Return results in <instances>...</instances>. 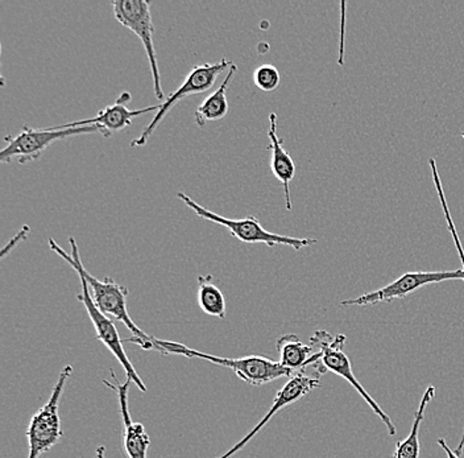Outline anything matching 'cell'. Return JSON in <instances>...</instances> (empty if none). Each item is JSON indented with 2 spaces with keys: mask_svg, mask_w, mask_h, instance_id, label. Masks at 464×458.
<instances>
[{
  "mask_svg": "<svg viewBox=\"0 0 464 458\" xmlns=\"http://www.w3.org/2000/svg\"><path fill=\"white\" fill-rule=\"evenodd\" d=\"M48 242L49 248L54 254L63 258L78 275H82L85 278L87 284H89L92 301H94L98 309L129 327L130 332L132 333V337L129 338L127 342L139 345L143 350H156L160 355L164 356V350L160 346L158 338L145 333L130 318L129 309H127V297L130 295V289L127 287L116 283L112 278L98 279L94 275L90 274L83 266L82 259H81L80 248H78L77 240L74 238H69L71 252L63 250L53 238H49Z\"/></svg>",
  "mask_w": 464,
  "mask_h": 458,
  "instance_id": "6da1fadb",
  "label": "cell"
},
{
  "mask_svg": "<svg viewBox=\"0 0 464 458\" xmlns=\"http://www.w3.org/2000/svg\"><path fill=\"white\" fill-rule=\"evenodd\" d=\"M429 164H430L431 175H433L434 185L437 188L438 196H440V205H442L446 219H448L450 233L454 238L455 246H457L460 259H462L463 268L454 269V271L406 272L399 279L392 281L391 284L382 287V288L358 296L355 298H348V300L342 301V307H367L375 306V304L380 303H391V301L396 300V298H404L406 296L419 291L422 287L429 286V284L442 283V281L450 280L464 281V250L462 243H460L459 237L457 234V228H455L451 214H450L445 190H443L442 182H440V175H438L437 161H435V159H430Z\"/></svg>",
  "mask_w": 464,
  "mask_h": 458,
  "instance_id": "7a4b0ae2",
  "label": "cell"
},
{
  "mask_svg": "<svg viewBox=\"0 0 464 458\" xmlns=\"http://www.w3.org/2000/svg\"><path fill=\"white\" fill-rule=\"evenodd\" d=\"M160 346L164 350V356L174 355L188 356V358H198L211 362L218 366L227 367L234 371L246 384L260 387L280 378H290L295 375V371L283 366L280 362L272 361L260 356H248L243 358H222V356L206 355L196 349L185 346L179 342L159 340Z\"/></svg>",
  "mask_w": 464,
  "mask_h": 458,
  "instance_id": "3957f363",
  "label": "cell"
},
{
  "mask_svg": "<svg viewBox=\"0 0 464 458\" xmlns=\"http://www.w3.org/2000/svg\"><path fill=\"white\" fill-rule=\"evenodd\" d=\"M310 342H312L313 346L318 347L319 352H321V359H319L317 364L313 365L317 369L319 375L326 373V371H330V373L336 374V375L347 381L348 384L358 391L359 395L364 399V402L370 405L372 413H375L379 419L384 423L388 434L391 436L396 434L397 429L394 427V423L392 422L390 414L382 411V408L377 404L376 400L367 393V390L362 387L361 382L358 381L355 374H353L350 358L344 353L346 336H333L326 332V330H317L310 338Z\"/></svg>",
  "mask_w": 464,
  "mask_h": 458,
  "instance_id": "277c9868",
  "label": "cell"
},
{
  "mask_svg": "<svg viewBox=\"0 0 464 458\" xmlns=\"http://www.w3.org/2000/svg\"><path fill=\"white\" fill-rule=\"evenodd\" d=\"M177 197L188 209H191L199 219L222 226L226 230H228L232 237L237 238V239L243 243H251V245H254V243H263V245H266L268 248H275V246L278 245L289 246V248H295V251L303 250L304 248H309V246L318 243L317 239H312V238H295L271 233V231L266 230L261 226L259 219H256L255 216H246L245 219H227V217L219 216L216 211L201 207L198 202L194 201L191 197H188L184 192L177 193Z\"/></svg>",
  "mask_w": 464,
  "mask_h": 458,
  "instance_id": "5b68a950",
  "label": "cell"
},
{
  "mask_svg": "<svg viewBox=\"0 0 464 458\" xmlns=\"http://www.w3.org/2000/svg\"><path fill=\"white\" fill-rule=\"evenodd\" d=\"M72 374L71 365L63 367L48 402L32 416L27 434H25L28 439V458L42 457V454L51 451L63 436L60 414H58V404H60L61 396L65 390L66 382L71 379Z\"/></svg>",
  "mask_w": 464,
  "mask_h": 458,
  "instance_id": "8992f818",
  "label": "cell"
},
{
  "mask_svg": "<svg viewBox=\"0 0 464 458\" xmlns=\"http://www.w3.org/2000/svg\"><path fill=\"white\" fill-rule=\"evenodd\" d=\"M101 132L97 126L77 127V129H51L39 130L34 127L24 126L17 135L5 136L7 146L0 152L2 163H11L16 161L17 163L24 164L28 161H37L42 158L44 152L49 146L58 141L72 138V136L83 135V133Z\"/></svg>",
  "mask_w": 464,
  "mask_h": 458,
  "instance_id": "52a82bcc",
  "label": "cell"
},
{
  "mask_svg": "<svg viewBox=\"0 0 464 458\" xmlns=\"http://www.w3.org/2000/svg\"><path fill=\"white\" fill-rule=\"evenodd\" d=\"M111 5L116 22L127 30L133 32L141 40L148 63H150L156 98L164 100L158 54H156L155 42H153L155 27H153L152 14H150V2H145V0H118L116 2L114 0Z\"/></svg>",
  "mask_w": 464,
  "mask_h": 458,
  "instance_id": "ba28073f",
  "label": "cell"
},
{
  "mask_svg": "<svg viewBox=\"0 0 464 458\" xmlns=\"http://www.w3.org/2000/svg\"><path fill=\"white\" fill-rule=\"evenodd\" d=\"M231 65V61L222 59L219 63H208L194 66V68L188 72L182 85L179 86L176 92L172 93V94H169V97L167 98L164 103L160 104L159 112H156L152 122L145 127L139 138L130 141V147L138 148L147 144L148 139L152 136V133L156 132L160 123L169 114L170 110L176 106L177 102L190 97V95L202 94V93L208 92V90L213 88L214 83H217L218 77H219L223 72L230 69Z\"/></svg>",
  "mask_w": 464,
  "mask_h": 458,
  "instance_id": "9c48e42d",
  "label": "cell"
},
{
  "mask_svg": "<svg viewBox=\"0 0 464 458\" xmlns=\"http://www.w3.org/2000/svg\"><path fill=\"white\" fill-rule=\"evenodd\" d=\"M78 277H80L81 280V292L77 295V298L83 304V307H85L87 315H89L95 333H97V340H100L102 344L112 353V356L118 359L119 364H121L123 370L126 371L127 379L138 385L141 393H145L147 387H145L144 382L141 381L138 371H136L133 365L130 364L129 356H127L126 350H124L123 347V341H121V336H119L114 321L98 309V307L95 306L94 301H92L89 284H87L85 278H83L82 275H78Z\"/></svg>",
  "mask_w": 464,
  "mask_h": 458,
  "instance_id": "30bf717a",
  "label": "cell"
},
{
  "mask_svg": "<svg viewBox=\"0 0 464 458\" xmlns=\"http://www.w3.org/2000/svg\"><path fill=\"white\" fill-rule=\"evenodd\" d=\"M321 387V381L318 376H309L304 374V370L298 371L295 375L290 376L289 381L286 382L283 387L278 391L277 395L274 400V404L269 408L266 416L260 420L259 424L256 425L246 437H243L239 443H235L230 451L226 452L225 454L218 458H231L235 453L245 448L246 443L251 442L257 434L271 422L272 417L275 416L278 411L283 408L288 407L290 404H295L298 400L303 399L307 394L312 393L315 388Z\"/></svg>",
  "mask_w": 464,
  "mask_h": 458,
  "instance_id": "8fae6325",
  "label": "cell"
},
{
  "mask_svg": "<svg viewBox=\"0 0 464 458\" xmlns=\"http://www.w3.org/2000/svg\"><path fill=\"white\" fill-rule=\"evenodd\" d=\"M130 102V93H121L115 103L103 107L95 117L83 119V121L72 122L68 124H61L58 129H77V127L97 126L104 138H110L112 132H121L132 124L135 118L148 114V112H158L160 104L144 107L140 110H130L127 104Z\"/></svg>",
  "mask_w": 464,
  "mask_h": 458,
  "instance_id": "7c38bea8",
  "label": "cell"
},
{
  "mask_svg": "<svg viewBox=\"0 0 464 458\" xmlns=\"http://www.w3.org/2000/svg\"><path fill=\"white\" fill-rule=\"evenodd\" d=\"M115 384L103 381V385L112 388L118 394L119 405H121V419H123V446L129 458H147L150 439L141 423H133L130 419L129 408L130 385L132 382L127 379L126 384L121 385L116 378L114 370L110 371Z\"/></svg>",
  "mask_w": 464,
  "mask_h": 458,
  "instance_id": "4fadbf2b",
  "label": "cell"
},
{
  "mask_svg": "<svg viewBox=\"0 0 464 458\" xmlns=\"http://www.w3.org/2000/svg\"><path fill=\"white\" fill-rule=\"evenodd\" d=\"M269 143L266 150L271 151V171L276 179L283 184L285 193L286 210L292 211V197H290V182L295 176V164L288 151L284 148V141L277 135V114H269Z\"/></svg>",
  "mask_w": 464,
  "mask_h": 458,
  "instance_id": "5bb4252c",
  "label": "cell"
},
{
  "mask_svg": "<svg viewBox=\"0 0 464 458\" xmlns=\"http://www.w3.org/2000/svg\"><path fill=\"white\" fill-rule=\"evenodd\" d=\"M276 347L280 355L278 362L295 373L313 366L321 359V352L312 355V346L304 345L295 335H285L278 338Z\"/></svg>",
  "mask_w": 464,
  "mask_h": 458,
  "instance_id": "9a60e30c",
  "label": "cell"
},
{
  "mask_svg": "<svg viewBox=\"0 0 464 458\" xmlns=\"http://www.w3.org/2000/svg\"><path fill=\"white\" fill-rule=\"evenodd\" d=\"M237 73V66L232 63L225 80H223L222 85L199 104L198 109L194 112V119H196L197 126L199 129H203L208 122L220 121V119L227 115L228 109H230L227 101V89L230 86L232 78Z\"/></svg>",
  "mask_w": 464,
  "mask_h": 458,
  "instance_id": "2e32d148",
  "label": "cell"
},
{
  "mask_svg": "<svg viewBox=\"0 0 464 458\" xmlns=\"http://www.w3.org/2000/svg\"><path fill=\"white\" fill-rule=\"evenodd\" d=\"M435 396L434 385H429L423 393L422 399H420L419 410L414 414L413 425H411V434L402 442L397 443L394 453L391 458H420V427L425 417L426 408L429 403L433 400Z\"/></svg>",
  "mask_w": 464,
  "mask_h": 458,
  "instance_id": "e0dca14e",
  "label": "cell"
},
{
  "mask_svg": "<svg viewBox=\"0 0 464 458\" xmlns=\"http://www.w3.org/2000/svg\"><path fill=\"white\" fill-rule=\"evenodd\" d=\"M213 275H199L197 301L203 313L210 317H226V298L217 284H214Z\"/></svg>",
  "mask_w": 464,
  "mask_h": 458,
  "instance_id": "ac0fdd59",
  "label": "cell"
},
{
  "mask_svg": "<svg viewBox=\"0 0 464 458\" xmlns=\"http://www.w3.org/2000/svg\"><path fill=\"white\" fill-rule=\"evenodd\" d=\"M280 72L271 63H264L254 72V83L261 92H275L280 86Z\"/></svg>",
  "mask_w": 464,
  "mask_h": 458,
  "instance_id": "d6986e66",
  "label": "cell"
},
{
  "mask_svg": "<svg viewBox=\"0 0 464 458\" xmlns=\"http://www.w3.org/2000/svg\"><path fill=\"white\" fill-rule=\"evenodd\" d=\"M29 233H31V230H29L28 226H23L22 230H20L19 233H17L16 236H14L13 239L8 242V245L3 248L2 258H5V255H7L8 252L14 250V248H16L19 243H22L23 240L27 239Z\"/></svg>",
  "mask_w": 464,
  "mask_h": 458,
  "instance_id": "ffe728a7",
  "label": "cell"
},
{
  "mask_svg": "<svg viewBox=\"0 0 464 458\" xmlns=\"http://www.w3.org/2000/svg\"><path fill=\"white\" fill-rule=\"evenodd\" d=\"M438 445H440V448L443 449V452H445L446 456H448V458H462V457L457 456V453H455V452L452 451L451 448H450V446L448 445V443H446L445 439H438Z\"/></svg>",
  "mask_w": 464,
  "mask_h": 458,
  "instance_id": "44dd1931",
  "label": "cell"
},
{
  "mask_svg": "<svg viewBox=\"0 0 464 458\" xmlns=\"http://www.w3.org/2000/svg\"><path fill=\"white\" fill-rule=\"evenodd\" d=\"M463 451H464V429H463V434H462V439H460L459 445H458V448L455 449L454 452H455V453H457V456L462 457Z\"/></svg>",
  "mask_w": 464,
  "mask_h": 458,
  "instance_id": "7402d4cb",
  "label": "cell"
},
{
  "mask_svg": "<svg viewBox=\"0 0 464 458\" xmlns=\"http://www.w3.org/2000/svg\"><path fill=\"white\" fill-rule=\"evenodd\" d=\"M95 458H106V448L103 445L98 446Z\"/></svg>",
  "mask_w": 464,
  "mask_h": 458,
  "instance_id": "603a6c76",
  "label": "cell"
},
{
  "mask_svg": "<svg viewBox=\"0 0 464 458\" xmlns=\"http://www.w3.org/2000/svg\"><path fill=\"white\" fill-rule=\"evenodd\" d=\"M462 136H463V139H464V132H462Z\"/></svg>",
  "mask_w": 464,
  "mask_h": 458,
  "instance_id": "cb8c5ba5",
  "label": "cell"
}]
</instances>
